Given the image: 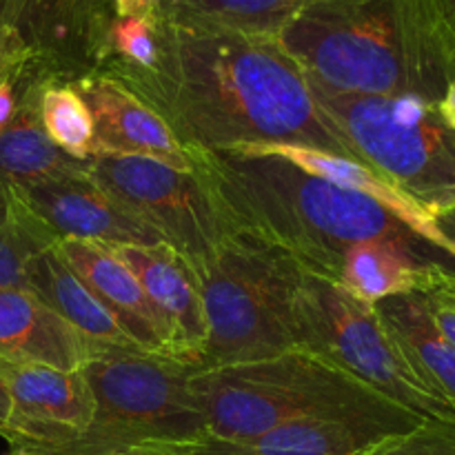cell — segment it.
<instances>
[{"mask_svg":"<svg viewBox=\"0 0 455 455\" xmlns=\"http://www.w3.org/2000/svg\"><path fill=\"white\" fill-rule=\"evenodd\" d=\"M118 18H151L158 12V0H114Z\"/></svg>","mask_w":455,"mask_h":455,"instance_id":"f1b7e54d","label":"cell"},{"mask_svg":"<svg viewBox=\"0 0 455 455\" xmlns=\"http://www.w3.org/2000/svg\"><path fill=\"white\" fill-rule=\"evenodd\" d=\"M114 18V0H0V27L44 74L69 83L100 69Z\"/></svg>","mask_w":455,"mask_h":455,"instance_id":"30bf717a","label":"cell"},{"mask_svg":"<svg viewBox=\"0 0 455 455\" xmlns=\"http://www.w3.org/2000/svg\"><path fill=\"white\" fill-rule=\"evenodd\" d=\"M80 371L93 395V420L74 447L56 455L187 444L207 435L189 364L145 349H118L89 360Z\"/></svg>","mask_w":455,"mask_h":455,"instance_id":"52a82bcc","label":"cell"},{"mask_svg":"<svg viewBox=\"0 0 455 455\" xmlns=\"http://www.w3.org/2000/svg\"><path fill=\"white\" fill-rule=\"evenodd\" d=\"M438 111L440 116H443L444 123L449 124V127L455 132V80L449 83V87L444 89L443 98H440L438 102Z\"/></svg>","mask_w":455,"mask_h":455,"instance_id":"f546056e","label":"cell"},{"mask_svg":"<svg viewBox=\"0 0 455 455\" xmlns=\"http://www.w3.org/2000/svg\"><path fill=\"white\" fill-rule=\"evenodd\" d=\"M109 351L118 349L76 331L29 289L0 287V363L76 371Z\"/></svg>","mask_w":455,"mask_h":455,"instance_id":"9a60e30c","label":"cell"},{"mask_svg":"<svg viewBox=\"0 0 455 455\" xmlns=\"http://www.w3.org/2000/svg\"><path fill=\"white\" fill-rule=\"evenodd\" d=\"M191 267L207 340L196 371L296 349L293 305L302 271L287 253L244 234Z\"/></svg>","mask_w":455,"mask_h":455,"instance_id":"5b68a950","label":"cell"},{"mask_svg":"<svg viewBox=\"0 0 455 455\" xmlns=\"http://www.w3.org/2000/svg\"><path fill=\"white\" fill-rule=\"evenodd\" d=\"M189 156L231 229L280 249L302 274L333 283L349 253L389 243L422 253L455 275V249L427 238L369 196L275 156L243 149Z\"/></svg>","mask_w":455,"mask_h":455,"instance_id":"7a4b0ae2","label":"cell"},{"mask_svg":"<svg viewBox=\"0 0 455 455\" xmlns=\"http://www.w3.org/2000/svg\"><path fill=\"white\" fill-rule=\"evenodd\" d=\"M12 187L58 243L92 240L109 247L164 244L154 229L111 198L84 167L49 180Z\"/></svg>","mask_w":455,"mask_h":455,"instance_id":"7c38bea8","label":"cell"},{"mask_svg":"<svg viewBox=\"0 0 455 455\" xmlns=\"http://www.w3.org/2000/svg\"><path fill=\"white\" fill-rule=\"evenodd\" d=\"M311 0H158V13L173 25L278 38Z\"/></svg>","mask_w":455,"mask_h":455,"instance_id":"7402d4cb","label":"cell"},{"mask_svg":"<svg viewBox=\"0 0 455 455\" xmlns=\"http://www.w3.org/2000/svg\"><path fill=\"white\" fill-rule=\"evenodd\" d=\"M109 247V244H107ZM111 251L133 271L173 333L178 363L198 369L207 340L203 302L191 267L169 244H118Z\"/></svg>","mask_w":455,"mask_h":455,"instance_id":"2e32d148","label":"cell"},{"mask_svg":"<svg viewBox=\"0 0 455 455\" xmlns=\"http://www.w3.org/2000/svg\"><path fill=\"white\" fill-rule=\"evenodd\" d=\"M31 60L34 58H31L29 49L22 44V40L7 27H0V83L20 74Z\"/></svg>","mask_w":455,"mask_h":455,"instance_id":"4316f807","label":"cell"},{"mask_svg":"<svg viewBox=\"0 0 455 455\" xmlns=\"http://www.w3.org/2000/svg\"><path fill=\"white\" fill-rule=\"evenodd\" d=\"M44 74L34 60L22 76L20 102L9 127L0 133V180L7 185H29V182L49 180V178L74 173L84 163L62 154L44 133L40 123V92Z\"/></svg>","mask_w":455,"mask_h":455,"instance_id":"d6986e66","label":"cell"},{"mask_svg":"<svg viewBox=\"0 0 455 455\" xmlns=\"http://www.w3.org/2000/svg\"><path fill=\"white\" fill-rule=\"evenodd\" d=\"M191 391L207 438L216 440H251L296 422H358L407 434L427 420L302 349L194 371Z\"/></svg>","mask_w":455,"mask_h":455,"instance_id":"277c9868","label":"cell"},{"mask_svg":"<svg viewBox=\"0 0 455 455\" xmlns=\"http://www.w3.org/2000/svg\"><path fill=\"white\" fill-rule=\"evenodd\" d=\"M373 307L416 371L455 404V347L435 324L427 298L400 293L382 298Z\"/></svg>","mask_w":455,"mask_h":455,"instance_id":"44dd1931","label":"cell"},{"mask_svg":"<svg viewBox=\"0 0 455 455\" xmlns=\"http://www.w3.org/2000/svg\"><path fill=\"white\" fill-rule=\"evenodd\" d=\"M358 455H455V420H425L413 431L380 440Z\"/></svg>","mask_w":455,"mask_h":455,"instance_id":"d4e9b609","label":"cell"},{"mask_svg":"<svg viewBox=\"0 0 455 455\" xmlns=\"http://www.w3.org/2000/svg\"><path fill=\"white\" fill-rule=\"evenodd\" d=\"M296 349L309 351L427 420H455V404L416 371L376 307L302 274L293 305Z\"/></svg>","mask_w":455,"mask_h":455,"instance_id":"ba28073f","label":"cell"},{"mask_svg":"<svg viewBox=\"0 0 455 455\" xmlns=\"http://www.w3.org/2000/svg\"><path fill=\"white\" fill-rule=\"evenodd\" d=\"M93 118V154L147 156L178 169H194L191 156L154 109L102 74L71 80Z\"/></svg>","mask_w":455,"mask_h":455,"instance_id":"5bb4252c","label":"cell"},{"mask_svg":"<svg viewBox=\"0 0 455 455\" xmlns=\"http://www.w3.org/2000/svg\"><path fill=\"white\" fill-rule=\"evenodd\" d=\"M278 43L333 92L438 105L453 80L427 0H311Z\"/></svg>","mask_w":455,"mask_h":455,"instance_id":"3957f363","label":"cell"},{"mask_svg":"<svg viewBox=\"0 0 455 455\" xmlns=\"http://www.w3.org/2000/svg\"><path fill=\"white\" fill-rule=\"evenodd\" d=\"M391 431L358 422H296L251 440L200 438L187 444H164L173 455H358Z\"/></svg>","mask_w":455,"mask_h":455,"instance_id":"e0dca14e","label":"cell"},{"mask_svg":"<svg viewBox=\"0 0 455 455\" xmlns=\"http://www.w3.org/2000/svg\"><path fill=\"white\" fill-rule=\"evenodd\" d=\"M9 416V394H7V385H4L3 378V369H0V434H3V427L7 422Z\"/></svg>","mask_w":455,"mask_h":455,"instance_id":"1f68e13d","label":"cell"},{"mask_svg":"<svg viewBox=\"0 0 455 455\" xmlns=\"http://www.w3.org/2000/svg\"><path fill=\"white\" fill-rule=\"evenodd\" d=\"M4 455H44V453H36V451H27V449H12L9 453Z\"/></svg>","mask_w":455,"mask_h":455,"instance_id":"836d02e7","label":"cell"},{"mask_svg":"<svg viewBox=\"0 0 455 455\" xmlns=\"http://www.w3.org/2000/svg\"><path fill=\"white\" fill-rule=\"evenodd\" d=\"M84 169L187 265L209 258L235 234L196 167L178 169L147 156L96 151Z\"/></svg>","mask_w":455,"mask_h":455,"instance_id":"9c48e42d","label":"cell"},{"mask_svg":"<svg viewBox=\"0 0 455 455\" xmlns=\"http://www.w3.org/2000/svg\"><path fill=\"white\" fill-rule=\"evenodd\" d=\"M243 151H253V154H267L283 158L287 163L296 164L302 172L318 176L323 180L333 182V185L342 187V189L355 191L373 198L394 212L395 216L403 218L404 222L413 227L416 231L425 234L427 238L435 240V243L444 244V247L455 249V240L444 231L443 220L431 216L429 212L413 203L411 198L395 189L387 178H382L376 169L364 164L363 160L355 158H342V156L327 154V151L311 149V147H298V145H256V147H235Z\"/></svg>","mask_w":455,"mask_h":455,"instance_id":"ac0fdd59","label":"cell"},{"mask_svg":"<svg viewBox=\"0 0 455 455\" xmlns=\"http://www.w3.org/2000/svg\"><path fill=\"white\" fill-rule=\"evenodd\" d=\"M440 220H443L444 231H447V234L451 235V238L455 240V212L447 213V216H443V218H440Z\"/></svg>","mask_w":455,"mask_h":455,"instance_id":"d6a6232c","label":"cell"},{"mask_svg":"<svg viewBox=\"0 0 455 455\" xmlns=\"http://www.w3.org/2000/svg\"><path fill=\"white\" fill-rule=\"evenodd\" d=\"M27 289L89 340L111 349H140L53 249L31 260L27 269Z\"/></svg>","mask_w":455,"mask_h":455,"instance_id":"ffe728a7","label":"cell"},{"mask_svg":"<svg viewBox=\"0 0 455 455\" xmlns=\"http://www.w3.org/2000/svg\"><path fill=\"white\" fill-rule=\"evenodd\" d=\"M58 240L27 209L12 185L0 180V287L27 289L31 260Z\"/></svg>","mask_w":455,"mask_h":455,"instance_id":"603a6c76","label":"cell"},{"mask_svg":"<svg viewBox=\"0 0 455 455\" xmlns=\"http://www.w3.org/2000/svg\"><path fill=\"white\" fill-rule=\"evenodd\" d=\"M160 29V58L149 71L96 74L154 109L185 149L298 145L355 158L278 38L173 25L163 16Z\"/></svg>","mask_w":455,"mask_h":455,"instance_id":"6da1fadb","label":"cell"},{"mask_svg":"<svg viewBox=\"0 0 455 455\" xmlns=\"http://www.w3.org/2000/svg\"><path fill=\"white\" fill-rule=\"evenodd\" d=\"M53 251L109 309L132 342L151 354L167 358L176 355L172 329L149 300L133 271L111 251V247L92 240H60Z\"/></svg>","mask_w":455,"mask_h":455,"instance_id":"4fadbf2b","label":"cell"},{"mask_svg":"<svg viewBox=\"0 0 455 455\" xmlns=\"http://www.w3.org/2000/svg\"><path fill=\"white\" fill-rule=\"evenodd\" d=\"M9 416L0 438L12 449L56 455L74 447L93 420V395L83 371L49 364L0 363Z\"/></svg>","mask_w":455,"mask_h":455,"instance_id":"8fae6325","label":"cell"},{"mask_svg":"<svg viewBox=\"0 0 455 455\" xmlns=\"http://www.w3.org/2000/svg\"><path fill=\"white\" fill-rule=\"evenodd\" d=\"M96 455H173L169 447H132V449H120V451H107Z\"/></svg>","mask_w":455,"mask_h":455,"instance_id":"4dcf8cb0","label":"cell"},{"mask_svg":"<svg viewBox=\"0 0 455 455\" xmlns=\"http://www.w3.org/2000/svg\"><path fill=\"white\" fill-rule=\"evenodd\" d=\"M25 69H22L20 74L12 76V78H7L0 83V133L9 127V123H12L13 116H16V111H18V102H20V89H22V76H25Z\"/></svg>","mask_w":455,"mask_h":455,"instance_id":"83f0119b","label":"cell"},{"mask_svg":"<svg viewBox=\"0 0 455 455\" xmlns=\"http://www.w3.org/2000/svg\"><path fill=\"white\" fill-rule=\"evenodd\" d=\"M40 123L49 140L78 163L93 156V118L83 93L69 80L47 78L40 92Z\"/></svg>","mask_w":455,"mask_h":455,"instance_id":"cb8c5ba5","label":"cell"},{"mask_svg":"<svg viewBox=\"0 0 455 455\" xmlns=\"http://www.w3.org/2000/svg\"><path fill=\"white\" fill-rule=\"evenodd\" d=\"M449 71L455 80V0H427Z\"/></svg>","mask_w":455,"mask_h":455,"instance_id":"484cf974","label":"cell"},{"mask_svg":"<svg viewBox=\"0 0 455 455\" xmlns=\"http://www.w3.org/2000/svg\"><path fill=\"white\" fill-rule=\"evenodd\" d=\"M315 100L355 158L431 216L455 212V132L435 102L418 96L333 92L314 83Z\"/></svg>","mask_w":455,"mask_h":455,"instance_id":"8992f818","label":"cell"}]
</instances>
